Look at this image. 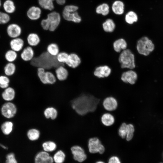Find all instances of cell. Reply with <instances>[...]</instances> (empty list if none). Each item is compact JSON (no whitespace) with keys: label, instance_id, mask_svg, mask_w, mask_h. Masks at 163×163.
<instances>
[{"label":"cell","instance_id":"7a4b0ae2","mask_svg":"<svg viewBox=\"0 0 163 163\" xmlns=\"http://www.w3.org/2000/svg\"><path fill=\"white\" fill-rule=\"evenodd\" d=\"M30 63L32 66L36 68L43 67L46 70L51 71L54 73L56 67L63 65L57 62L56 56L50 55L46 51L37 56H34Z\"/></svg>","mask_w":163,"mask_h":163},{"label":"cell","instance_id":"1f68e13d","mask_svg":"<svg viewBox=\"0 0 163 163\" xmlns=\"http://www.w3.org/2000/svg\"><path fill=\"white\" fill-rule=\"evenodd\" d=\"M66 157L65 152L62 150H59L54 154L53 158L55 163H63Z\"/></svg>","mask_w":163,"mask_h":163},{"label":"cell","instance_id":"4316f807","mask_svg":"<svg viewBox=\"0 0 163 163\" xmlns=\"http://www.w3.org/2000/svg\"><path fill=\"white\" fill-rule=\"evenodd\" d=\"M28 139L30 141H35L38 139L40 135V133L37 129L32 128L29 129L27 133Z\"/></svg>","mask_w":163,"mask_h":163},{"label":"cell","instance_id":"f6af8a7d","mask_svg":"<svg viewBox=\"0 0 163 163\" xmlns=\"http://www.w3.org/2000/svg\"><path fill=\"white\" fill-rule=\"evenodd\" d=\"M6 162L8 163H18L14 154L13 153H10L6 156Z\"/></svg>","mask_w":163,"mask_h":163},{"label":"cell","instance_id":"d6986e66","mask_svg":"<svg viewBox=\"0 0 163 163\" xmlns=\"http://www.w3.org/2000/svg\"><path fill=\"white\" fill-rule=\"evenodd\" d=\"M26 41L28 45L34 47L39 45L41 41V39L38 34L33 32L28 34Z\"/></svg>","mask_w":163,"mask_h":163},{"label":"cell","instance_id":"ac0fdd59","mask_svg":"<svg viewBox=\"0 0 163 163\" xmlns=\"http://www.w3.org/2000/svg\"><path fill=\"white\" fill-rule=\"evenodd\" d=\"M41 13V10L40 8L33 6L28 9L27 12V15L30 20L36 21L40 18Z\"/></svg>","mask_w":163,"mask_h":163},{"label":"cell","instance_id":"b9f144b4","mask_svg":"<svg viewBox=\"0 0 163 163\" xmlns=\"http://www.w3.org/2000/svg\"><path fill=\"white\" fill-rule=\"evenodd\" d=\"M135 131L134 125L132 123H127L126 135L125 138L127 141H130L133 138Z\"/></svg>","mask_w":163,"mask_h":163},{"label":"cell","instance_id":"7402d4cb","mask_svg":"<svg viewBox=\"0 0 163 163\" xmlns=\"http://www.w3.org/2000/svg\"><path fill=\"white\" fill-rule=\"evenodd\" d=\"M43 114L46 118L52 120L56 119L58 116V112L57 109L52 107L46 108L43 111Z\"/></svg>","mask_w":163,"mask_h":163},{"label":"cell","instance_id":"e0dca14e","mask_svg":"<svg viewBox=\"0 0 163 163\" xmlns=\"http://www.w3.org/2000/svg\"><path fill=\"white\" fill-rule=\"evenodd\" d=\"M102 124L106 127H110L113 126L115 122V118L111 113L106 112L103 113L100 118Z\"/></svg>","mask_w":163,"mask_h":163},{"label":"cell","instance_id":"db71d44e","mask_svg":"<svg viewBox=\"0 0 163 163\" xmlns=\"http://www.w3.org/2000/svg\"><path fill=\"white\" fill-rule=\"evenodd\" d=\"M5 163H8L7 162H5Z\"/></svg>","mask_w":163,"mask_h":163},{"label":"cell","instance_id":"d590c367","mask_svg":"<svg viewBox=\"0 0 163 163\" xmlns=\"http://www.w3.org/2000/svg\"><path fill=\"white\" fill-rule=\"evenodd\" d=\"M5 57L8 62H13L18 58V53L11 49L9 50L6 53Z\"/></svg>","mask_w":163,"mask_h":163},{"label":"cell","instance_id":"c3c4849f","mask_svg":"<svg viewBox=\"0 0 163 163\" xmlns=\"http://www.w3.org/2000/svg\"><path fill=\"white\" fill-rule=\"evenodd\" d=\"M108 163H121L119 158L116 156H112L109 159Z\"/></svg>","mask_w":163,"mask_h":163},{"label":"cell","instance_id":"cb8c5ba5","mask_svg":"<svg viewBox=\"0 0 163 163\" xmlns=\"http://www.w3.org/2000/svg\"><path fill=\"white\" fill-rule=\"evenodd\" d=\"M15 95V90L13 88L11 87H8L5 88L2 94L3 99L7 101H10L13 100Z\"/></svg>","mask_w":163,"mask_h":163},{"label":"cell","instance_id":"7bdbcfd3","mask_svg":"<svg viewBox=\"0 0 163 163\" xmlns=\"http://www.w3.org/2000/svg\"><path fill=\"white\" fill-rule=\"evenodd\" d=\"M10 20V17L9 14L0 11V24H7Z\"/></svg>","mask_w":163,"mask_h":163},{"label":"cell","instance_id":"f5cc1de1","mask_svg":"<svg viewBox=\"0 0 163 163\" xmlns=\"http://www.w3.org/2000/svg\"><path fill=\"white\" fill-rule=\"evenodd\" d=\"M1 0H0V8L1 7Z\"/></svg>","mask_w":163,"mask_h":163},{"label":"cell","instance_id":"83f0119b","mask_svg":"<svg viewBox=\"0 0 163 163\" xmlns=\"http://www.w3.org/2000/svg\"><path fill=\"white\" fill-rule=\"evenodd\" d=\"M3 9L8 14L13 13L15 11L16 7L14 2L12 0H6L3 5Z\"/></svg>","mask_w":163,"mask_h":163},{"label":"cell","instance_id":"2e32d148","mask_svg":"<svg viewBox=\"0 0 163 163\" xmlns=\"http://www.w3.org/2000/svg\"><path fill=\"white\" fill-rule=\"evenodd\" d=\"M137 79V75L134 71L130 70L124 72L121 77V80L126 83L135 84Z\"/></svg>","mask_w":163,"mask_h":163},{"label":"cell","instance_id":"9a60e30c","mask_svg":"<svg viewBox=\"0 0 163 163\" xmlns=\"http://www.w3.org/2000/svg\"><path fill=\"white\" fill-rule=\"evenodd\" d=\"M11 50L18 53L21 52L25 46L24 40L21 37L13 38L10 41Z\"/></svg>","mask_w":163,"mask_h":163},{"label":"cell","instance_id":"836d02e7","mask_svg":"<svg viewBox=\"0 0 163 163\" xmlns=\"http://www.w3.org/2000/svg\"><path fill=\"white\" fill-rule=\"evenodd\" d=\"M103 28L104 31L107 32H112L114 30L115 25L113 20L110 19H107L103 24Z\"/></svg>","mask_w":163,"mask_h":163},{"label":"cell","instance_id":"f546056e","mask_svg":"<svg viewBox=\"0 0 163 163\" xmlns=\"http://www.w3.org/2000/svg\"><path fill=\"white\" fill-rule=\"evenodd\" d=\"M138 16L137 14L133 11L128 12L125 16L126 22L129 24H132L138 21Z\"/></svg>","mask_w":163,"mask_h":163},{"label":"cell","instance_id":"7c38bea8","mask_svg":"<svg viewBox=\"0 0 163 163\" xmlns=\"http://www.w3.org/2000/svg\"><path fill=\"white\" fill-rule=\"evenodd\" d=\"M81 62V59L78 55L72 52L69 53L67 61L65 65L68 67L75 69L78 67Z\"/></svg>","mask_w":163,"mask_h":163},{"label":"cell","instance_id":"8d00e7d4","mask_svg":"<svg viewBox=\"0 0 163 163\" xmlns=\"http://www.w3.org/2000/svg\"><path fill=\"white\" fill-rule=\"evenodd\" d=\"M96 12L98 14L106 16L109 13V6L107 4L105 3L99 5L97 7Z\"/></svg>","mask_w":163,"mask_h":163},{"label":"cell","instance_id":"11a10c76","mask_svg":"<svg viewBox=\"0 0 163 163\" xmlns=\"http://www.w3.org/2000/svg\"></svg>","mask_w":163,"mask_h":163},{"label":"cell","instance_id":"4fadbf2b","mask_svg":"<svg viewBox=\"0 0 163 163\" xmlns=\"http://www.w3.org/2000/svg\"><path fill=\"white\" fill-rule=\"evenodd\" d=\"M35 56V52L33 47L27 45L25 46L21 52L20 57L23 61H31Z\"/></svg>","mask_w":163,"mask_h":163},{"label":"cell","instance_id":"3957f363","mask_svg":"<svg viewBox=\"0 0 163 163\" xmlns=\"http://www.w3.org/2000/svg\"><path fill=\"white\" fill-rule=\"evenodd\" d=\"M136 49L139 53L145 56L149 55L155 49V45L148 37L144 36L137 41Z\"/></svg>","mask_w":163,"mask_h":163},{"label":"cell","instance_id":"ba28073f","mask_svg":"<svg viewBox=\"0 0 163 163\" xmlns=\"http://www.w3.org/2000/svg\"><path fill=\"white\" fill-rule=\"evenodd\" d=\"M71 151L75 161L82 162L86 159L87 155L84 149L81 146L74 145L71 148Z\"/></svg>","mask_w":163,"mask_h":163},{"label":"cell","instance_id":"ab89813d","mask_svg":"<svg viewBox=\"0 0 163 163\" xmlns=\"http://www.w3.org/2000/svg\"><path fill=\"white\" fill-rule=\"evenodd\" d=\"M127 123L125 122L122 123L119 127L117 133L118 136L123 139H125L127 133Z\"/></svg>","mask_w":163,"mask_h":163},{"label":"cell","instance_id":"60d3db41","mask_svg":"<svg viewBox=\"0 0 163 163\" xmlns=\"http://www.w3.org/2000/svg\"><path fill=\"white\" fill-rule=\"evenodd\" d=\"M46 71L44 68L41 67L37 68V75L40 81L44 85H47L46 81Z\"/></svg>","mask_w":163,"mask_h":163},{"label":"cell","instance_id":"f907efd6","mask_svg":"<svg viewBox=\"0 0 163 163\" xmlns=\"http://www.w3.org/2000/svg\"><path fill=\"white\" fill-rule=\"evenodd\" d=\"M0 146H1L2 148L5 149H7V147L4 146V145L0 143Z\"/></svg>","mask_w":163,"mask_h":163},{"label":"cell","instance_id":"30bf717a","mask_svg":"<svg viewBox=\"0 0 163 163\" xmlns=\"http://www.w3.org/2000/svg\"><path fill=\"white\" fill-rule=\"evenodd\" d=\"M7 32L8 36L13 39L21 37L22 34V30L19 25L12 23L8 26Z\"/></svg>","mask_w":163,"mask_h":163},{"label":"cell","instance_id":"ee69618b","mask_svg":"<svg viewBox=\"0 0 163 163\" xmlns=\"http://www.w3.org/2000/svg\"><path fill=\"white\" fill-rule=\"evenodd\" d=\"M10 80L6 76H0V87L2 88H6L8 87Z\"/></svg>","mask_w":163,"mask_h":163},{"label":"cell","instance_id":"bcb514c9","mask_svg":"<svg viewBox=\"0 0 163 163\" xmlns=\"http://www.w3.org/2000/svg\"><path fill=\"white\" fill-rule=\"evenodd\" d=\"M78 9V7L74 5H66L64 8L63 11L69 12H74L77 11Z\"/></svg>","mask_w":163,"mask_h":163},{"label":"cell","instance_id":"f35d334b","mask_svg":"<svg viewBox=\"0 0 163 163\" xmlns=\"http://www.w3.org/2000/svg\"><path fill=\"white\" fill-rule=\"evenodd\" d=\"M69 53L65 51H60L56 56L57 62L60 64L65 65L66 63Z\"/></svg>","mask_w":163,"mask_h":163},{"label":"cell","instance_id":"d4e9b609","mask_svg":"<svg viewBox=\"0 0 163 163\" xmlns=\"http://www.w3.org/2000/svg\"><path fill=\"white\" fill-rule=\"evenodd\" d=\"M46 51L50 55L56 56L60 52V50L59 46L57 43L53 42L50 43L47 46Z\"/></svg>","mask_w":163,"mask_h":163},{"label":"cell","instance_id":"ffe728a7","mask_svg":"<svg viewBox=\"0 0 163 163\" xmlns=\"http://www.w3.org/2000/svg\"><path fill=\"white\" fill-rule=\"evenodd\" d=\"M62 16L65 20L76 23H80L82 20L81 17L77 11L74 12H69L63 10Z\"/></svg>","mask_w":163,"mask_h":163},{"label":"cell","instance_id":"d6a6232c","mask_svg":"<svg viewBox=\"0 0 163 163\" xmlns=\"http://www.w3.org/2000/svg\"><path fill=\"white\" fill-rule=\"evenodd\" d=\"M16 69V65L14 63L9 62L4 67V72L7 76H12L15 74Z\"/></svg>","mask_w":163,"mask_h":163},{"label":"cell","instance_id":"e575fe53","mask_svg":"<svg viewBox=\"0 0 163 163\" xmlns=\"http://www.w3.org/2000/svg\"><path fill=\"white\" fill-rule=\"evenodd\" d=\"M57 80L55 73L50 70L46 71V81L47 85H53Z\"/></svg>","mask_w":163,"mask_h":163},{"label":"cell","instance_id":"816d5d0a","mask_svg":"<svg viewBox=\"0 0 163 163\" xmlns=\"http://www.w3.org/2000/svg\"><path fill=\"white\" fill-rule=\"evenodd\" d=\"M95 163H105L104 162L102 161H98L96 162Z\"/></svg>","mask_w":163,"mask_h":163},{"label":"cell","instance_id":"5bb4252c","mask_svg":"<svg viewBox=\"0 0 163 163\" xmlns=\"http://www.w3.org/2000/svg\"><path fill=\"white\" fill-rule=\"evenodd\" d=\"M35 163H53V157L49 153L44 151L38 152L34 158Z\"/></svg>","mask_w":163,"mask_h":163},{"label":"cell","instance_id":"6da1fadb","mask_svg":"<svg viewBox=\"0 0 163 163\" xmlns=\"http://www.w3.org/2000/svg\"><path fill=\"white\" fill-rule=\"evenodd\" d=\"M100 98L90 94H80L72 101V109L80 116H84L95 112L99 106Z\"/></svg>","mask_w":163,"mask_h":163},{"label":"cell","instance_id":"f1b7e54d","mask_svg":"<svg viewBox=\"0 0 163 163\" xmlns=\"http://www.w3.org/2000/svg\"><path fill=\"white\" fill-rule=\"evenodd\" d=\"M43 150L48 153L55 151L57 148V145L52 141H47L44 142L42 144Z\"/></svg>","mask_w":163,"mask_h":163},{"label":"cell","instance_id":"44dd1931","mask_svg":"<svg viewBox=\"0 0 163 163\" xmlns=\"http://www.w3.org/2000/svg\"><path fill=\"white\" fill-rule=\"evenodd\" d=\"M111 69L107 66H100L97 67L94 72V75L99 78H104L108 76L110 74Z\"/></svg>","mask_w":163,"mask_h":163},{"label":"cell","instance_id":"74e56055","mask_svg":"<svg viewBox=\"0 0 163 163\" xmlns=\"http://www.w3.org/2000/svg\"><path fill=\"white\" fill-rule=\"evenodd\" d=\"M13 123L11 121H6L1 126V129L3 133L6 135L10 134L13 130Z\"/></svg>","mask_w":163,"mask_h":163},{"label":"cell","instance_id":"277c9868","mask_svg":"<svg viewBox=\"0 0 163 163\" xmlns=\"http://www.w3.org/2000/svg\"><path fill=\"white\" fill-rule=\"evenodd\" d=\"M119 61L122 68L133 69L135 67L134 55L129 49L123 50L120 54Z\"/></svg>","mask_w":163,"mask_h":163},{"label":"cell","instance_id":"4dcf8cb0","mask_svg":"<svg viewBox=\"0 0 163 163\" xmlns=\"http://www.w3.org/2000/svg\"><path fill=\"white\" fill-rule=\"evenodd\" d=\"M38 1L40 6L44 9L52 11L54 8L53 0H38Z\"/></svg>","mask_w":163,"mask_h":163},{"label":"cell","instance_id":"603a6c76","mask_svg":"<svg viewBox=\"0 0 163 163\" xmlns=\"http://www.w3.org/2000/svg\"><path fill=\"white\" fill-rule=\"evenodd\" d=\"M112 9L113 12L115 14L118 15L122 14L124 11V4L121 1H116L112 5Z\"/></svg>","mask_w":163,"mask_h":163},{"label":"cell","instance_id":"8fae6325","mask_svg":"<svg viewBox=\"0 0 163 163\" xmlns=\"http://www.w3.org/2000/svg\"><path fill=\"white\" fill-rule=\"evenodd\" d=\"M54 73L57 80L60 82L66 80L69 75V70L65 65H62L56 67L54 70Z\"/></svg>","mask_w":163,"mask_h":163},{"label":"cell","instance_id":"5b68a950","mask_svg":"<svg viewBox=\"0 0 163 163\" xmlns=\"http://www.w3.org/2000/svg\"><path fill=\"white\" fill-rule=\"evenodd\" d=\"M88 146L89 152L94 154H103L105 151L104 146L100 139L97 136L90 138L88 140Z\"/></svg>","mask_w":163,"mask_h":163},{"label":"cell","instance_id":"52a82bcc","mask_svg":"<svg viewBox=\"0 0 163 163\" xmlns=\"http://www.w3.org/2000/svg\"><path fill=\"white\" fill-rule=\"evenodd\" d=\"M102 105L106 111L113 112L117 108L118 102L115 97L112 96H108L103 100Z\"/></svg>","mask_w":163,"mask_h":163},{"label":"cell","instance_id":"484cf974","mask_svg":"<svg viewBox=\"0 0 163 163\" xmlns=\"http://www.w3.org/2000/svg\"><path fill=\"white\" fill-rule=\"evenodd\" d=\"M127 44L126 41L123 39L121 38L116 40L113 43V47L114 50L117 52H120L122 50L126 49Z\"/></svg>","mask_w":163,"mask_h":163},{"label":"cell","instance_id":"7dc6e473","mask_svg":"<svg viewBox=\"0 0 163 163\" xmlns=\"http://www.w3.org/2000/svg\"><path fill=\"white\" fill-rule=\"evenodd\" d=\"M40 25L43 30L45 31H49L50 26L46 18L43 19L41 21Z\"/></svg>","mask_w":163,"mask_h":163},{"label":"cell","instance_id":"681fc988","mask_svg":"<svg viewBox=\"0 0 163 163\" xmlns=\"http://www.w3.org/2000/svg\"><path fill=\"white\" fill-rule=\"evenodd\" d=\"M55 0L56 3L60 5H62L64 4L66 2V0Z\"/></svg>","mask_w":163,"mask_h":163},{"label":"cell","instance_id":"9f6ffc18","mask_svg":"<svg viewBox=\"0 0 163 163\" xmlns=\"http://www.w3.org/2000/svg\"></svg>","mask_w":163,"mask_h":163},{"label":"cell","instance_id":"8992f818","mask_svg":"<svg viewBox=\"0 0 163 163\" xmlns=\"http://www.w3.org/2000/svg\"><path fill=\"white\" fill-rule=\"evenodd\" d=\"M46 18L50 26L49 31L50 32L56 31L60 24L61 16L60 14L57 12L53 11L48 14Z\"/></svg>","mask_w":163,"mask_h":163},{"label":"cell","instance_id":"9c48e42d","mask_svg":"<svg viewBox=\"0 0 163 163\" xmlns=\"http://www.w3.org/2000/svg\"><path fill=\"white\" fill-rule=\"evenodd\" d=\"M17 111L16 106L10 102L5 103L1 108L2 114L4 117L8 118L13 117L16 113Z\"/></svg>","mask_w":163,"mask_h":163}]
</instances>
